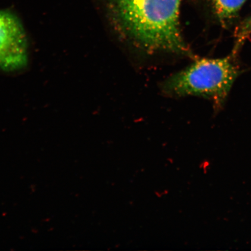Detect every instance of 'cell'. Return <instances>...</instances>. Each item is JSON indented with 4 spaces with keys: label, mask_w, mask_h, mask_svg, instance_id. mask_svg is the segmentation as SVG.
Segmentation results:
<instances>
[{
    "label": "cell",
    "mask_w": 251,
    "mask_h": 251,
    "mask_svg": "<svg viewBox=\"0 0 251 251\" xmlns=\"http://www.w3.org/2000/svg\"><path fill=\"white\" fill-rule=\"evenodd\" d=\"M238 73L239 67L234 54L222 58L200 59L169 77L164 89L172 96H201L221 105Z\"/></svg>",
    "instance_id": "2"
},
{
    "label": "cell",
    "mask_w": 251,
    "mask_h": 251,
    "mask_svg": "<svg viewBox=\"0 0 251 251\" xmlns=\"http://www.w3.org/2000/svg\"><path fill=\"white\" fill-rule=\"evenodd\" d=\"M181 0H108L110 17L122 35L147 51L190 55L179 26Z\"/></svg>",
    "instance_id": "1"
},
{
    "label": "cell",
    "mask_w": 251,
    "mask_h": 251,
    "mask_svg": "<svg viewBox=\"0 0 251 251\" xmlns=\"http://www.w3.org/2000/svg\"><path fill=\"white\" fill-rule=\"evenodd\" d=\"M247 0H211L212 5L219 20L228 23L237 17Z\"/></svg>",
    "instance_id": "4"
},
{
    "label": "cell",
    "mask_w": 251,
    "mask_h": 251,
    "mask_svg": "<svg viewBox=\"0 0 251 251\" xmlns=\"http://www.w3.org/2000/svg\"><path fill=\"white\" fill-rule=\"evenodd\" d=\"M27 62V40L23 25L11 12L0 11V71L21 70Z\"/></svg>",
    "instance_id": "3"
}]
</instances>
